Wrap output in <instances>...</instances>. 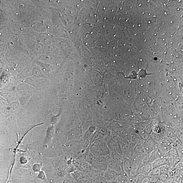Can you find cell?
<instances>
[{
  "mask_svg": "<svg viewBox=\"0 0 183 183\" xmlns=\"http://www.w3.org/2000/svg\"><path fill=\"white\" fill-rule=\"evenodd\" d=\"M90 150L94 156H108L111 153L109 149L106 144L94 143Z\"/></svg>",
  "mask_w": 183,
  "mask_h": 183,
  "instance_id": "1",
  "label": "cell"
},
{
  "mask_svg": "<svg viewBox=\"0 0 183 183\" xmlns=\"http://www.w3.org/2000/svg\"><path fill=\"white\" fill-rule=\"evenodd\" d=\"M149 163H152L157 160L170 157L169 153L161 152L158 150L157 147L153 150L149 154Z\"/></svg>",
  "mask_w": 183,
  "mask_h": 183,
  "instance_id": "2",
  "label": "cell"
},
{
  "mask_svg": "<svg viewBox=\"0 0 183 183\" xmlns=\"http://www.w3.org/2000/svg\"><path fill=\"white\" fill-rule=\"evenodd\" d=\"M157 144L158 143L153 140L150 137H149L146 140L144 141L142 145L145 153L149 154L157 147Z\"/></svg>",
  "mask_w": 183,
  "mask_h": 183,
  "instance_id": "3",
  "label": "cell"
},
{
  "mask_svg": "<svg viewBox=\"0 0 183 183\" xmlns=\"http://www.w3.org/2000/svg\"><path fill=\"white\" fill-rule=\"evenodd\" d=\"M106 163L108 169L114 171L118 173L123 172L119 164L110 156L106 157Z\"/></svg>",
  "mask_w": 183,
  "mask_h": 183,
  "instance_id": "4",
  "label": "cell"
},
{
  "mask_svg": "<svg viewBox=\"0 0 183 183\" xmlns=\"http://www.w3.org/2000/svg\"><path fill=\"white\" fill-rule=\"evenodd\" d=\"M106 145L109 149L111 153H117L123 156L121 147L113 140H109Z\"/></svg>",
  "mask_w": 183,
  "mask_h": 183,
  "instance_id": "5",
  "label": "cell"
},
{
  "mask_svg": "<svg viewBox=\"0 0 183 183\" xmlns=\"http://www.w3.org/2000/svg\"><path fill=\"white\" fill-rule=\"evenodd\" d=\"M118 174L119 173L115 171L108 168L104 172L103 177L107 182H114Z\"/></svg>",
  "mask_w": 183,
  "mask_h": 183,
  "instance_id": "6",
  "label": "cell"
},
{
  "mask_svg": "<svg viewBox=\"0 0 183 183\" xmlns=\"http://www.w3.org/2000/svg\"><path fill=\"white\" fill-rule=\"evenodd\" d=\"M133 180L129 176L124 172L119 173L115 181L118 183H129Z\"/></svg>",
  "mask_w": 183,
  "mask_h": 183,
  "instance_id": "7",
  "label": "cell"
},
{
  "mask_svg": "<svg viewBox=\"0 0 183 183\" xmlns=\"http://www.w3.org/2000/svg\"><path fill=\"white\" fill-rule=\"evenodd\" d=\"M170 157L162 158L157 160L152 164V169L166 165L169 166Z\"/></svg>",
  "mask_w": 183,
  "mask_h": 183,
  "instance_id": "8",
  "label": "cell"
},
{
  "mask_svg": "<svg viewBox=\"0 0 183 183\" xmlns=\"http://www.w3.org/2000/svg\"><path fill=\"white\" fill-rule=\"evenodd\" d=\"M110 156L116 162L122 169V171L124 170V159L122 155L117 153H111Z\"/></svg>",
  "mask_w": 183,
  "mask_h": 183,
  "instance_id": "9",
  "label": "cell"
},
{
  "mask_svg": "<svg viewBox=\"0 0 183 183\" xmlns=\"http://www.w3.org/2000/svg\"><path fill=\"white\" fill-rule=\"evenodd\" d=\"M105 172L97 170L92 169V170L87 173V175L93 180L99 179L103 177Z\"/></svg>",
  "mask_w": 183,
  "mask_h": 183,
  "instance_id": "10",
  "label": "cell"
},
{
  "mask_svg": "<svg viewBox=\"0 0 183 183\" xmlns=\"http://www.w3.org/2000/svg\"><path fill=\"white\" fill-rule=\"evenodd\" d=\"M152 169V164L150 163H148L138 169L136 175L138 174H142L148 176Z\"/></svg>",
  "mask_w": 183,
  "mask_h": 183,
  "instance_id": "11",
  "label": "cell"
},
{
  "mask_svg": "<svg viewBox=\"0 0 183 183\" xmlns=\"http://www.w3.org/2000/svg\"><path fill=\"white\" fill-rule=\"evenodd\" d=\"M124 159V170L129 177H130V173L131 168L132 161L126 157L123 156Z\"/></svg>",
  "mask_w": 183,
  "mask_h": 183,
  "instance_id": "12",
  "label": "cell"
},
{
  "mask_svg": "<svg viewBox=\"0 0 183 183\" xmlns=\"http://www.w3.org/2000/svg\"><path fill=\"white\" fill-rule=\"evenodd\" d=\"M157 147L160 151L164 153H169L172 147L171 145L161 142L158 143Z\"/></svg>",
  "mask_w": 183,
  "mask_h": 183,
  "instance_id": "13",
  "label": "cell"
},
{
  "mask_svg": "<svg viewBox=\"0 0 183 183\" xmlns=\"http://www.w3.org/2000/svg\"><path fill=\"white\" fill-rule=\"evenodd\" d=\"M145 153V150L142 145H135V147H134L132 158L136 156L142 155Z\"/></svg>",
  "mask_w": 183,
  "mask_h": 183,
  "instance_id": "14",
  "label": "cell"
},
{
  "mask_svg": "<svg viewBox=\"0 0 183 183\" xmlns=\"http://www.w3.org/2000/svg\"><path fill=\"white\" fill-rule=\"evenodd\" d=\"M139 168V166L138 164L132 162L130 173V176L132 179H133L136 176Z\"/></svg>",
  "mask_w": 183,
  "mask_h": 183,
  "instance_id": "15",
  "label": "cell"
},
{
  "mask_svg": "<svg viewBox=\"0 0 183 183\" xmlns=\"http://www.w3.org/2000/svg\"><path fill=\"white\" fill-rule=\"evenodd\" d=\"M149 154L145 153L142 155L141 158L140 164H139V168L142 166L145 165V164L149 163Z\"/></svg>",
  "mask_w": 183,
  "mask_h": 183,
  "instance_id": "16",
  "label": "cell"
},
{
  "mask_svg": "<svg viewBox=\"0 0 183 183\" xmlns=\"http://www.w3.org/2000/svg\"><path fill=\"white\" fill-rule=\"evenodd\" d=\"M93 180L87 174L82 176L78 183H92Z\"/></svg>",
  "mask_w": 183,
  "mask_h": 183,
  "instance_id": "17",
  "label": "cell"
},
{
  "mask_svg": "<svg viewBox=\"0 0 183 183\" xmlns=\"http://www.w3.org/2000/svg\"><path fill=\"white\" fill-rule=\"evenodd\" d=\"M169 153L171 158L179 157V153L175 148L172 147Z\"/></svg>",
  "mask_w": 183,
  "mask_h": 183,
  "instance_id": "18",
  "label": "cell"
},
{
  "mask_svg": "<svg viewBox=\"0 0 183 183\" xmlns=\"http://www.w3.org/2000/svg\"><path fill=\"white\" fill-rule=\"evenodd\" d=\"M161 167L156 168L153 169L152 171L148 175V176L150 177L153 176L159 175L161 171Z\"/></svg>",
  "mask_w": 183,
  "mask_h": 183,
  "instance_id": "19",
  "label": "cell"
},
{
  "mask_svg": "<svg viewBox=\"0 0 183 183\" xmlns=\"http://www.w3.org/2000/svg\"><path fill=\"white\" fill-rule=\"evenodd\" d=\"M72 174V176L73 178L77 182H79V181L80 180V178L83 176L82 174L80 172H79L77 170H76L75 171V172Z\"/></svg>",
  "mask_w": 183,
  "mask_h": 183,
  "instance_id": "20",
  "label": "cell"
},
{
  "mask_svg": "<svg viewBox=\"0 0 183 183\" xmlns=\"http://www.w3.org/2000/svg\"><path fill=\"white\" fill-rule=\"evenodd\" d=\"M159 177L160 180L165 183L167 178L168 177L167 174V173L163 172L161 170V172L159 175Z\"/></svg>",
  "mask_w": 183,
  "mask_h": 183,
  "instance_id": "21",
  "label": "cell"
},
{
  "mask_svg": "<svg viewBox=\"0 0 183 183\" xmlns=\"http://www.w3.org/2000/svg\"><path fill=\"white\" fill-rule=\"evenodd\" d=\"M77 170L76 167L72 163L69 164L67 168V171L69 173H72Z\"/></svg>",
  "mask_w": 183,
  "mask_h": 183,
  "instance_id": "22",
  "label": "cell"
},
{
  "mask_svg": "<svg viewBox=\"0 0 183 183\" xmlns=\"http://www.w3.org/2000/svg\"><path fill=\"white\" fill-rule=\"evenodd\" d=\"M183 174L175 175L174 183H183Z\"/></svg>",
  "mask_w": 183,
  "mask_h": 183,
  "instance_id": "23",
  "label": "cell"
},
{
  "mask_svg": "<svg viewBox=\"0 0 183 183\" xmlns=\"http://www.w3.org/2000/svg\"><path fill=\"white\" fill-rule=\"evenodd\" d=\"M117 144L121 147L124 142V140L120 138L115 137L113 140Z\"/></svg>",
  "mask_w": 183,
  "mask_h": 183,
  "instance_id": "24",
  "label": "cell"
},
{
  "mask_svg": "<svg viewBox=\"0 0 183 183\" xmlns=\"http://www.w3.org/2000/svg\"><path fill=\"white\" fill-rule=\"evenodd\" d=\"M149 177L150 178V183H156L159 180V175L153 176Z\"/></svg>",
  "mask_w": 183,
  "mask_h": 183,
  "instance_id": "25",
  "label": "cell"
},
{
  "mask_svg": "<svg viewBox=\"0 0 183 183\" xmlns=\"http://www.w3.org/2000/svg\"><path fill=\"white\" fill-rule=\"evenodd\" d=\"M107 182L103 177L99 178V179L93 180L92 183H107Z\"/></svg>",
  "mask_w": 183,
  "mask_h": 183,
  "instance_id": "26",
  "label": "cell"
},
{
  "mask_svg": "<svg viewBox=\"0 0 183 183\" xmlns=\"http://www.w3.org/2000/svg\"><path fill=\"white\" fill-rule=\"evenodd\" d=\"M150 177L148 176H145L141 181L140 183H150Z\"/></svg>",
  "mask_w": 183,
  "mask_h": 183,
  "instance_id": "27",
  "label": "cell"
},
{
  "mask_svg": "<svg viewBox=\"0 0 183 183\" xmlns=\"http://www.w3.org/2000/svg\"><path fill=\"white\" fill-rule=\"evenodd\" d=\"M174 177H168L166 180L165 183H174Z\"/></svg>",
  "mask_w": 183,
  "mask_h": 183,
  "instance_id": "28",
  "label": "cell"
},
{
  "mask_svg": "<svg viewBox=\"0 0 183 183\" xmlns=\"http://www.w3.org/2000/svg\"><path fill=\"white\" fill-rule=\"evenodd\" d=\"M156 183H165L161 181V180H160L159 179L157 182Z\"/></svg>",
  "mask_w": 183,
  "mask_h": 183,
  "instance_id": "29",
  "label": "cell"
},
{
  "mask_svg": "<svg viewBox=\"0 0 183 183\" xmlns=\"http://www.w3.org/2000/svg\"><path fill=\"white\" fill-rule=\"evenodd\" d=\"M107 183H118L117 182L114 181V182H108Z\"/></svg>",
  "mask_w": 183,
  "mask_h": 183,
  "instance_id": "30",
  "label": "cell"
},
{
  "mask_svg": "<svg viewBox=\"0 0 183 183\" xmlns=\"http://www.w3.org/2000/svg\"></svg>",
  "mask_w": 183,
  "mask_h": 183,
  "instance_id": "31",
  "label": "cell"
}]
</instances>
